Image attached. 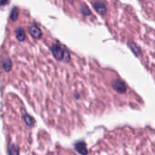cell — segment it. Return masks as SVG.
Wrapping results in <instances>:
<instances>
[{"mask_svg": "<svg viewBox=\"0 0 155 155\" xmlns=\"http://www.w3.org/2000/svg\"><path fill=\"white\" fill-rule=\"evenodd\" d=\"M16 37L19 39V40H24L25 38V34L24 31H21L20 29L16 31Z\"/></svg>", "mask_w": 155, "mask_h": 155, "instance_id": "3957f363", "label": "cell"}, {"mask_svg": "<svg viewBox=\"0 0 155 155\" xmlns=\"http://www.w3.org/2000/svg\"><path fill=\"white\" fill-rule=\"evenodd\" d=\"M52 52H53L54 57L56 59H58V60H62L65 56V51L61 46H58V45L53 46L52 47Z\"/></svg>", "mask_w": 155, "mask_h": 155, "instance_id": "6da1fadb", "label": "cell"}, {"mask_svg": "<svg viewBox=\"0 0 155 155\" xmlns=\"http://www.w3.org/2000/svg\"><path fill=\"white\" fill-rule=\"evenodd\" d=\"M30 34L32 35V36H34L35 38H38L41 36V31L40 29L35 26V25H32L30 27Z\"/></svg>", "mask_w": 155, "mask_h": 155, "instance_id": "7a4b0ae2", "label": "cell"}]
</instances>
